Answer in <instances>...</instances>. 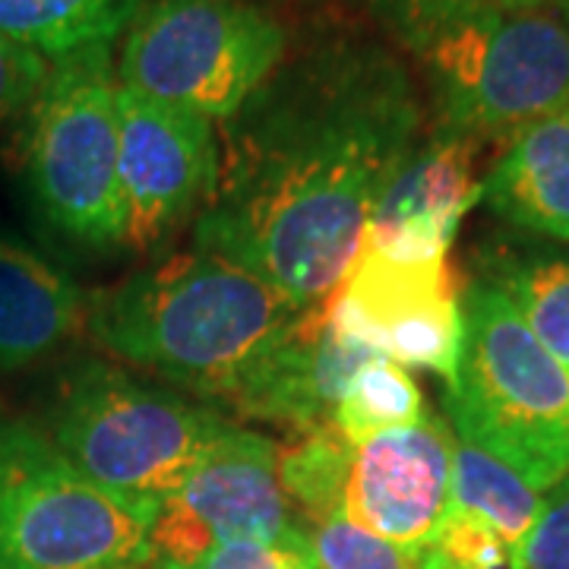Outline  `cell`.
Returning a JSON list of instances; mask_svg holds the SVG:
<instances>
[{"mask_svg":"<svg viewBox=\"0 0 569 569\" xmlns=\"http://www.w3.org/2000/svg\"><path fill=\"white\" fill-rule=\"evenodd\" d=\"M222 123L197 247L250 269L298 310L320 305L418 149L425 108L411 70L380 41L326 36L284 58Z\"/></svg>","mask_w":569,"mask_h":569,"instance_id":"cell-1","label":"cell"},{"mask_svg":"<svg viewBox=\"0 0 569 569\" xmlns=\"http://www.w3.org/2000/svg\"><path fill=\"white\" fill-rule=\"evenodd\" d=\"M298 313L250 269L197 247L96 291L86 329L127 365L234 406Z\"/></svg>","mask_w":569,"mask_h":569,"instance_id":"cell-2","label":"cell"},{"mask_svg":"<svg viewBox=\"0 0 569 569\" xmlns=\"http://www.w3.org/2000/svg\"><path fill=\"white\" fill-rule=\"evenodd\" d=\"M373 10L421 67L437 130L509 142L569 104V26L545 7L373 0Z\"/></svg>","mask_w":569,"mask_h":569,"instance_id":"cell-3","label":"cell"},{"mask_svg":"<svg viewBox=\"0 0 569 569\" xmlns=\"http://www.w3.org/2000/svg\"><path fill=\"white\" fill-rule=\"evenodd\" d=\"M452 433L535 490L569 475V370L488 279L462 295V348L447 383Z\"/></svg>","mask_w":569,"mask_h":569,"instance_id":"cell-4","label":"cell"},{"mask_svg":"<svg viewBox=\"0 0 569 569\" xmlns=\"http://www.w3.org/2000/svg\"><path fill=\"white\" fill-rule=\"evenodd\" d=\"M228 425L121 367L82 361L58 380L44 433L96 488L156 519Z\"/></svg>","mask_w":569,"mask_h":569,"instance_id":"cell-5","label":"cell"},{"mask_svg":"<svg viewBox=\"0 0 569 569\" xmlns=\"http://www.w3.org/2000/svg\"><path fill=\"white\" fill-rule=\"evenodd\" d=\"M111 41L51 61L20 123V162L32 206L51 231L86 250L123 244L121 108Z\"/></svg>","mask_w":569,"mask_h":569,"instance_id":"cell-6","label":"cell"},{"mask_svg":"<svg viewBox=\"0 0 569 569\" xmlns=\"http://www.w3.org/2000/svg\"><path fill=\"white\" fill-rule=\"evenodd\" d=\"M152 519L99 490L41 427L0 418V569H146Z\"/></svg>","mask_w":569,"mask_h":569,"instance_id":"cell-7","label":"cell"},{"mask_svg":"<svg viewBox=\"0 0 569 569\" xmlns=\"http://www.w3.org/2000/svg\"><path fill=\"white\" fill-rule=\"evenodd\" d=\"M288 58V36L244 0H146L123 29L118 82L206 121L238 114Z\"/></svg>","mask_w":569,"mask_h":569,"instance_id":"cell-8","label":"cell"},{"mask_svg":"<svg viewBox=\"0 0 569 569\" xmlns=\"http://www.w3.org/2000/svg\"><path fill=\"white\" fill-rule=\"evenodd\" d=\"M305 529L279 481V443L228 425L152 519V567L183 569L231 541H276Z\"/></svg>","mask_w":569,"mask_h":569,"instance_id":"cell-9","label":"cell"},{"mask_svg":"<svg viewBox=\"0 0 569 569\" xmlns=\"http://www.w3.org/2000/svg\"><path fill=\"white\" fill-rule=\"evenodd\" d=\"M462 295L449 257L396 260L361 247L326 305L339 332L449 383L462 348Z\"/></svg>","mask_w":569,"mask_h":569,"instance_id":"cell-10","label":"cell"},{"mask_svg":"<svg viewBox=\"0 0 569 569\" xmlns=\"http://www.w3.org/2000/svg\"><path fill=\"white\" fill-rule=\"evenodd\" d=\"M121 108L123 244L152 250L212 193L219 140L212 121L118 89Z\"/></svg>","mask_w":569,"mask_h":569,"instance_id":"cell-11","label":"cell"},{"mask_svg":"<svg viewBox=\"0 0 569 569\" xmlns=\"http://www.w3.org/2000/svg\"><path fill=\"white\" fill-rule=\"evenodd\" d=\"M456 433L440 415L355 447L342 509L396 548L421 553L449 512Z\"/></svg>","mask_w":569,"mask_h":569,"instance_id":"cell-12","label":"cell"},{"mask_svg":"<svg viewBox=\"0 0 569 569\" xmlns=\"http://www.w3.org/2000/svg\"><path fill=\"white\" fill-rule=\"evenodd\" d=\"M478 149V140L449 130H433L430 140L418 142L373 209L361 247L396 260L449 257L468 209L481 203Z\"/></svg>","mask_w":569,"mask_h":569,"instance_id":"cell-13","label":"cell"},{"mask_svg":"<svg viewBox=\"0 0 569 569\" xmlns=\"http://www.w3.org/2000/svg\"><path fill=\"white\" fill-rule=\"evenodd\" d=\"M373 358H380V351L339 332L329 305L320 301L298 313L288 336L253 370L231 408L295 433L317 430L332 421L348 380Z\"/></svg>","mask_w":569,"mask_h":569,"instance_id":"cell-14","label":"cell"},{"mask_svg":"<svg viewBox=\"0 0 569 569\" xmlns=\"http://www.w3.org/2000/svg\"><path fill=\"white\" fill-rule=\"evenodd\" d=\"M89 298L32 247L0 234V377L48 361L77 339Z\"/></svg>","mask_w":569,"mask_h":569,"instance_id":"cell-15","label":"cell"},{"mask_svg":"<svg viewBox=\"0 0 569 569\" xmlns=\"http://www.w3.org/2000/svg\"><path fill=\"white\" fill-rule=\"evenodd\" d=\"M481 200L516 228L569 241V104L509 140Z\"/></svg>","mask_w":569,"mask_h":569,"instance_id":"cell-16","label":"cell"},{"mask_svg":"<svg viewBox=\"0 0 569 569\" xmlns=\"http://www.w3.org/2000/svg\"><path fill=\"white\" fill-rule=\"evenodd\" d=\"M142 0H0V36L54 61L86 44L114 41Z\"/></svg>","mask_w":569,"mask_h":569,"instance_id":"cell-17","label":"cell"},{"mask_svg":"<svg viewBox=\"0 0 569 569\" xmlns=\"http://www.w3.org/2000/svg\"><path fill=\"white\" fill-rule=\"evenodd\" d=\"M449 509L466 512L497 531L509 548L519 553V545L538 519L541 490H535L512 468L488 456L485 449L466 440H452V490Z\"/></svg>","mask_w":569,"mask_h":569,"instance_id":"cell-18","label":"cell"},{"mask_svg":"<svg viewBox=\"0 0 569 569\" xmlns=\"http://www.w3.org/2000/svg\"><path fill=\"white\" fill-rule=\"evenodd\" d=\"M425 418V392L415 383V377L402 365L380 355L367 361L348 380L329 425L336 427L351 447H361L380 433L402 430Z\"/></svg>","mask_w":569,"mask_h":569,"instance_id":"cell-19","label":"cell"},{"mask_svg":"<svg viewBox=\"0 0 569 569\" xmlns=\"http://www.w3.org/2000/svg\"><path fill=\"white\" fill-rule=\"evenodd\" d=\"M488 282L507 295L535 339L569 370V257H503Z\"/></svg>","mask_w":569,"mask_h":569,"instance_id":"cell-20","label":"cell"},{"mask_svg":"<svg viewBox=\"0 0 569 569\" xmlns=\"http://www.w3.org/2000/svg\"><path fill=\"white\" fill-rule=\"evenodd\" d=\"M355 447L332 425L298 433L291 447H279V481L291 500L317 526L342 509Z\"/></svg>","mask_w":569,"mask_h":569,"instance_id":"cell-21","label":"cell"},{"mask_svg":"<svg viewBox=\"0 0 569 569\" xmlns=\"http://www.w3.org/2000/svg\"><path fill=\"white\" fill-rule=\"evenodd\" d=\"M418 569H519V563L497 531L449 509L430 545L418 553Z\"/></svg>","mask_w":569,"mask_h":569,"instance_id":"cell-22","label":"cell"},{"mask_svg":"<svg viewBox=\"0 0 569 569\" xmlns=\"http://www.w3.org/2000/svg\"><path fill=\"white\" fill-rule=\"evenodd\" d=\"M310 545L323 569H418V553H408L361 529L348 519L346 509L317 522Z\"/></svg>","mask_w":569,"mask_h":569,"instance_id":"cell-23","label":"cell"},{"mask_svg":"<svg viewBox=\"0 0 569 569\" xmlns=\"http://www.w3.org/2000/svg\"><path fill=\"white\" fill-rule=\"evenodd\" d=\"M183 569H323L310 531L298 529L276 541H231L219 548L206 550L197 563Z\"/></svg>","mask_w":569,"mask_h":569,"instance_id":"cell-24","label":"cell"},{"mask_svg":"<svg viewBox=\"0 0 569 569\" xmlns=\"http://www.w3.org/2000/svg\"><path fill=\"white\" fill-rule=\"evenodd\" d=\"M48 70L51 61L39 51L0 36V137L13 127L20 130L48 80Z\"/></svg>","mask_w":569,"mask_h":569,"instance_id":"cell-25","label":"cell"},{"mask_svg":"<svg viewBox=\"0 0 569 569\" xmlns=\"http://www.w3.org/2000/svg\"><path fill=\"white\" fill-rule=\"evenodd\" d=\"M519 569H569V475L545 490L538 519L519 545Z\"/></svg>","mask_w":569,"mask_h":569,"instance_id":"cell-26","label":"cell"},{"mask_svg":"<svg viewBox=\"0 0 569 569\" xmlns=\"http://www.w3.org/2000/svg\"><path fill=\"white\" fill-rule=\"evenodd\" d=\"M481 3H497V7H519V10H531V7H545L548 0H481Z\"/></svg>","mask_w":569,"mask_h":569,"instance_id":"cell-27","label":"cell"},{"mask_svg":"<svg viewBox=\"0 0 569 569\" xmlns=\"http://www.w3.org/2000/svg\"><path fill=\"white\" fill-rule=\"evenodd\" d=\"M548 3H553V7H557V10L563 13V22L569 26V0H548Z\"/></svg>","mask_w":569,"mask_h":569,"instance_id":"cell-28","label":"cell"}]
</instances>
